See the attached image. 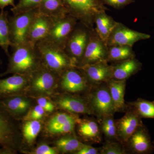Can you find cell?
<instances>
[{"label": "cell", "mask_w": 154, "mask_h": 154, "mask_svg": "<svg viewBox=\"0 0 154 154\" xmlns=\"http://www.w3.org/2000/svg\"><path fill=\"white\" fill-rule=\"evenodd\" d=\"M12 48L7 69L0 77L10 74L30 75L42 63L35 45L27 42Z\"/></svg>", "instance_id": "cell-1"}, {"label": "cell", "mask_w": 154, "mask_h": 154, "mask_svg": "<svg viewBox=\"0 0 154 154\" xmlns=\"http://www.w3.org/2000/svg\"><path fill=\"white\" fill-rule=\"evenodd\" d=\"M35 45L42 63L59 76L66 69L76 66L64 50L51 42L43 39Z\"/></svg>", "instance_id": "cell-2"}, {"label": "cell", "mask_w": 154, "mask_h": 154, "mask_svg": "<svg viewBox=\"0 0 154 154\" xmlns=\"http://www.w3.org/2000/svg\"><path fill=\"white\" fill-rule=\"evenodd\" d=\"M59 76L42 63L29 75L25 96L34 98L51 96L59 86Z\"/></svg>", "instance_id": "cell-3"}, {"label": "cell", "mask_w": 154, "mask_h": 154, "mask_svg": "<svg viewBox=\"0 0 154 154\" xmlns=\"http://www.w3.org/2000/svg\"><path fill=\"white\" fill-rule=\"evenodd\" d=\"M67 14L86 27L94 28L96 15L108 9L102 0H62Z\"/></svg>", "instance_id": "cell-4"}, {"label": "cell", "mask_w": 154, "mask_h": 154, "mask_svg": "<svg viewBox=\"0 0 154 154\" xmlns=\"http://www.w3.org/2000/svg\"><path fill=\"white\" fill-rule=\"evenodd\" d=\"M17 119L7 111L0 100V147L16 153L21 148L22 136Z\"/></svg>", "instance_id": "cell-5"}, {"label": "cell", "mask_w": 154, "mask_h": 154, "mask_svg": "<svg viewBox=\"0 0 154 154\" xmlns=\"http://www.w3.org/2000/svg\"><path fill=\"white\" fill-rule=\"evenodd\" d=\"M38 11V8H37L13 16L9 15L11 47L28 42L29 28L33 17Z\"/></svg>", "instance_id": "cell-6"}, {"label": "cell", "mask_w": 154, "mask_h": 154, "mask_svg": "<svg viewBox=\"0 0 154 154\" xmlns=\"http://www.w3.org/2000/svg\"><path fill=\"white\" fill-rule=\"evenodd\" d=\"M90 29L78 22L66 43L64 50L76 66L82 58L89 40Z\"/></svg>", "instance_id": "cell-7"}, {"label": "cell", "mask_w": 154, "mask_h": 154, "mask_svg": "<svg viewBox=\"0 0 154 154\" xmlns=\"http://www.w3.org/2000/svg\"><path fill=\"white\" fill-rule=\"evenodd\" d=\"M78 22L75 18L68 14L53 18L51 30L46 39L64 49L68 38Z\"/></svg>", "instance_id": "cell-8"}, {"label": "cell", "mask_w": 154, "mask_h": 154, "mask_svg": "<svg viewBox=\"0 0 154 154\" xmlns=\"http://www.w3.org/2000/svg\"><path fill=\"white\" fill-rule=\"evenodd\" d=\"M107 45L99 37L95 28H92L90 29L89 40L82 58L77 66L107 61Z\"/></svg>", "instance_id": "cell-9"}, {"label": "cell", "mask_w": 154, "mask_h": 154, "mask_svg": "<svg viewBox=\"0 0 154 154\" xmlns=\"http://www.w3.org/2000/svg\"><path fill=\"white\" fill-rule=\"evenodd\" d=\"M88 102L94 114L99 118L113 115L116 112L113 100L107 86H101L94 90Z\"/></svg>", "instance_id": "cell-10"}, {"label": "cell", "mask_w": 154, "mask_h": 154, "mask_svg": "<svg viewBox=\"0 0 154 154\" xmlns=\"http://www.w3.org/2000/svg\"><path fill=\"white\" fill-rule=\"evenodd\" d=\"M150 35L132 30L122 23L117 22L107 42V47L125 45L132 47L138 41L148 39Z\"/></svg>", "instance_id": "cell-11"}, {"label": "cell", "mask_w": 154, "mask_h": 154, "mask_svg": "<svg viewBox=\"0 0 154 154\" xmlns=\"http://www.w3.org/2000/svg\"><path fill=\"white\" fill-rule=\"evenodd\" d=\"M89 82L82 71L76 66L71 67L59 76V86L68 93H77L85 91Z\"/></svg>", "instance_id": "cell-12"}, {"label": "cell", "mask_w": 154, "mask_h": 154, "mask_svg": "<svg viewBox=\"0 0 154 154\" xmlns=\"http://www.w3.org/2000/svg\"><path fill=\"white\" fill-rule=\"evenodd\" d=\"M54 103L56 107L73 114H94L88 101L70 93L57 96Z\"/></svg>", "instance_id": "cell-13"}, {"label": "cell", "mask_w": 154, "mask_h": 154, "mask_svg": "<svg viewBox=\"0 0 154 154\" xmlns=\"http://www.w3.org/2000/svg\"><path fill=\"white\" fill-rule=\"evenodd\" d=\"M53 23V18L39 12L33 17L28 32V42L33 45L46 39Z\"/></svg>", "instance_id": "cell-14"}, {"label": "cell", "mask_w": 154, "mask_h": 154, "mask_svg": "<svg viewBox=\"0 0 154 154\" xmlns=\"http://www.w3.org/2000/svg\"><path fill=\"white\" fill-rule=\"evenodd\" d=\"M76 66L82 71L89 83H106L112 79V65H108L106 61Z\"/></svg>", "instance_id": "cell-15"}, {"label": "cell", "mask_w": 154, "mask_h": 154, "mask_svg": "<svg viewBox=\"0 0 154 154\" xmlns=\"http://www.w3.org/2000/svg\"><path fill=\"white\" fill-rule=\"evenodd\" d=\"M29 78V75L14 74L8 78L0 79V99L17 95H25Z\"/></svg>", "instance_id": "cell-16"}, {"label": "cell", "mask_w": 154, "mask_h": 154, "mask_svg": "<svg viewBox=\"0 0 154 154\" xmlns=\"http://www.w3.org/2000/svg\"><path fill=\"white\" fill-rule=\"evenodd\" d=\"M119 140L127 143L130 137L140 126L143 125L141 118L133 110L116 121Z\"/></svg>", "instance_id": "cell-17"}, {"label": "cell", "mask_w": 154, "mask_h": 154, "mask_svg": "<svg viewBox=\"0 0 154 154\" xmlns=\"http://www.w3.org/2000/svg\"><path fill=\"white\" fill-rule=\"evenodd\" d=\"M0 100L7 111L17 120L25 116L31 107V101L25 95L11 96Z\"/></svg>", "instance_id": "cell-18"}, {"label": "cell", "mask_w": 154, "mask_h": 154, "mask_svg": "<svg viewBox=\"0 0 154 154\" xmlns=\"http://www.w3.org/2000/svg\"><path fill=\"white\" fill-rule=\"evenodd\" d=\"M127 143L133 151L137 154L149 153L154 149L149 132L143 125L135 131Z\"/></svg>", "instance_id": "cell-19"}, {"label": "cell", "mask_w": 154, "mask_h": 154, "mask_svg": "<svg viewBox=\"0 0 154 154\" xmlns=\"http://www.w3.org/2000/svg\"><path fill=\"white\" fill-rule=\"evenodd\" d=\"M141 63L134 58L116 62L112 65V79L126 80L141 69Z\"/></svg>", "instance_id": "cell-20"}, {"label": "cell", "mask_w": 154, "mask_h": 154, "mask_svg": "<svg viewBox=\"0 0 154 154\" xmlns=\"http://www.w3.org/2000/svg\"><path fill=\"white\" fill-rule=\"evenodd\" d=\"M126 80L110 79L107 82V85L113 100L116 112L125 109L124 96Z\"/></svg>", "instance_id": "cell-21"}, {"label": "cell", "mask_w": 154, "mask_h": 154, "mask_svg": "<svg viewBox=\"0 0 154 154\" xmlns=\"http://www.w3.org/2000/svg\"><path fill=\"white\" fill-rule=\"evenodd\" d=\"M113 18L106 14V12L99 13L96 15L94 24L96 33L103 42L107 45V42L110 33L116 25Z\"/></svg>", "instance_id": "cell-22"}, {"label": "cell", "mask_w": 154, "mask_h": 154, "mask_svg": "<svg viewBox=\"0 0 154 154\" xmlns=\"http://www.w3.org/2000/svg\"><path fill=\"white\" fill-rule=\"evenodd\" d=\"M78 131L80 135L85 138L99 142L101 140L100 131L97 122L91 119L81 120L78 118Z\"/></svg>", "instance_id": "cell-23"}, {"label": "cell", "mask_w": 154, "mask_h": 154, "mask_svg": "<svg viewBox=\"0 0 154 154\" xmlns=\"http://www.w3.org/2000/svg\"><path fill=\"white\" fill-rule=\"evenodd\" d=\"M135 57L132 47L113 45L107 47V61L118 62Z\"/></svg>", "instance_id": "cell-24"}, {"label": "cell", "mask_w": 154, "mask_h": 154, "mask_svg": "<svg viewBox=\"0 0 154 154\" xmlns=\"http://www.w3.org/2000/svg\"><path fill=\"white\" fill-rule=\"evenodd\" d=\"M9 14L7 11L0 13V47L8 57L10 56L9 48L12 44L10 39L9 25Z\"/></svg>", "instance_id": "cell-25"}, {"label": "cell", "mask_w": 154, "mask_h": 154, "mask_svg": "<svg viewBox=\"0 0 154 154\" xmlns=\"http://www.w3.org/2000/svg\"><path fill=\"white\" fill-rule=\"evenodd\" d=\"M38 10L53 18H58L67 14L62 0H42Z\"/></svg>", "instance_id": "cell-26"}, {"label": "cell", "mask_w": 154, "mask_h": 154, "mask_svg": "<svg viewBox=\"0 0 154 154\" xmlns=\"http://www.w3.org/2000/svg\"><path fill=\"white\" fill-rule=\"evenodd\" d=\"M79 139L72 136H66L55 142V145L59 152L62 153L75 152L85 145Z\"/></svg>", "instance_id": "cell-27"}, {"label": "cell", "mask_w": 154, "mask_h": 154, "mask_svg": "<svg viewBox=\"0 0 154 154\" xmlns=\"http://www.w3.org/2000/svg\"><path fill=\"white\" fill-rule=\"evenodd\" d=\"M42 124L39 120H27L22 125V134L25 141L28 144L34 142L40 132Z\"/></svg>", "instance_id": "cell-28"}, {"label": "cell", "mask_w": 154, "mask_h": 154, "mask_svg": "<svg viewBox=\"0 0 154 154\" xmlns=\"http://www.w3.org/2000/svg\"><path fill=\"white\" fill-rule=\"evenodd\" d=\"M133 110L141 118L154 119V101L138 99L131 104Z\"/></svg>", "instance_id": "cell-29"}, {"label": "cell", "mask_w": 154, "mask_h": 154, "mask_svg": "<svg viewBox=\"0 0 154 154\" xmlns=\"http://www.w3.org/2000/svg\"><path fill=\"white\" fill-rule=\"evenodd\" d=\"M77 117L72 114L65 113H59L53 116L48 121L47 129L51 133L53 134L58 128L63 125L71 120H75Z\"/></svg>", "instance_id": "cell-30"}, {"label": "cell", "mask_w": 154, "mask_h": 154, "mask_svg": "<svg viewBox=\"0 0 154 154\" xmlns=\"http://www.w3.org/2000/svg\"><path fill=\"white\" fill-rule=\"evenodd\" d=\"M101 128L106 137L118 140L116 123L113 115L107 116L102 119Z\"/></svg>", "instance_id": "cell-31"}, {"label": "cell", "mask_w": 154, "mask_h": 154, "mask_svg": "<svg viewBox=\"0 0 154 154\" xmlns=\"http://www.w3.org/2000/svg\"><path fill=\"white\" fill-rule=\"evenodd\" d=\"M42 0H19L15 7L11 9L13 15L22 14L24 12L39 8Z\"/></svg>", "instance_id": "cell-32"}, {"label": "cell", "mask_w": 154, "mask_h": 154, "mask_svg": "<svg viewBox=\"0 0 154 154\" xmlns=\"http://www.w3.org/2000/svg\"><path fill=\"white\" fill-rule=\"evenodd\" d=\"M44 109L37 105L34 107H30L27 114L23 117L25 121L27 120H40L43 118L45 114Z\"/></svg>", "instance_id": "cell-33"}, {"label": "cell", "mask_w": 154, "mask_h": 154, "mask_svg": "<svg viewBox=\"0 0 154 154\" xmlns=\"http://www.w3.org/2000/svg\"><path fill=\"white\" fill-rule=\"evenodd\" d=\"M100 154H125L126 151L122 146L116 143H108L100 150Z\"/></svg>", "instance_id": "cell-34"}, {"label": "cell", "mask_w": 154, "mask_h": 154, "mask_svg": "<svg viewBox=\"0 0 154 154\" xmlns=\"http://www.w3.org/2000/svg\"><path fill=\"white\" fill-rule=\"evenodd\" d=\"M37 105L41 106L46 112L51 113L54 110L56 105L54 102H51L48 97L41 96L36 98Z\"/></svg>", "instance_id": "cell-35"}, {"label": "cell", "mask_w": 154, "mask_h": 154, "mask_svg": "<svg viewBox=\"0 0 154 154\" xmlns=\"http://www.w3.org/2000/svg\"><path fill=\"white\" fill-rule=\"evenodd\" d=\"M78 119V118H77ZM77 119L67 122L60 127L54 132L53 134H66L72 132L76 124Z\"/></svg>", "instance_id": "cell-36"}, {"label": "cell", "mask_w": 154, "mask_h": 154, "mask_svg": "<svg viewBox=\"0 0 154 154\" xmlns=\"http://www.w3.org/2000/svg\"><path fill=\"white\" fill-rule=\"evenodd\" d=\"M105 5H107L116 9L123 8L130 5L134 0H102Z\"/></svg>", "instance_id": "cell-37"}, {"label": "cell", "mask_w": 154, "mask_h": 154, "mask_svg": "<svg viewBox=\"0 0 154 154\" xmlns=\"http://www.w3.org/2000/svg\"><path fill=\"white\" fill-rule=\"evenodd\" d=\"M59 151L57 148L52 147L46 144H42L30 153L33 154H57Z\"/></svg>", "instance_id": "cell-38"}, {"label": "cell", "mask_w": 154, "mask_h": 154, "mask_svg": "<svg viewBox=\"0 0 154 154\" xmlns=\"http://www.w3.org/2000/svg\"><path fill=\"white\" fill-rule=\"evenodd\" d=\"M100 153L96 148L85 144L80 149L74 153L75 154H98Z\"/></svg>", "instance_id": "cell-39"}, {"label": "cell", "mask_w": 154, "mask_h": 154, "mask_svg": "<svg viewBox=\"0 0 154 154\" xmlns=\"http://www.w3.org/2000/svg\"><path fill=\"white\" fill-rule=\"evenodd\" d=\"M15 0H0V9L1 11H4V9L8 6L15 7Z\"/></svg>", "instance_id": "cell-40"}, {"label": "cell", "mask_w": 154, "mask_h": 154, "mask_svg": "<svg viewBox=\"0 0 154 154\" xmlns=\"http://www.w3.org/2000/svg\"><path fill=\"white\" fill-rule=\"evenodd\" d=\"M15 153L7 149L0 147V154H13Z\"/></svg>", "instance_id": "cell-41"}, {"label": "cell", "mask_w": 154, "mask_h": 154, "mask_svg": "<svg viewBox=\"0 0 154 154\" xmlns=\"http://www.w3.org/2000/svg\"><path fill=\"white\" fill-rule=\"evenodd\" d=\"M2 59H1V57H0V65L2 64Z\"/></svg>", "instance_id": "cell-42"}, {"label": "cell", "mask_w": 154, "mask_h": 154, "mask_svg": "<svg viewBox=\"0 0 154 154\" xmlns=\"http://www.w3.org/2000/svg\"><path fill=\"white\" fill-rule=\"evenodd\" d=\"M153 143L154 144V142Z\"/></svg>", "instance_id": "cell-43"}]
</instances>
